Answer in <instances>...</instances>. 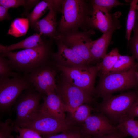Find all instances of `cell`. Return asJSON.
Segmentation results:
<instances>
[{
    "label": "cell",
    "instance_id": "cell-4",
    "mask_svg": "<svg viewBox=\"0 0 138 138\" xmlns=\"http://www.w3.org/2000/svg\"><path fill=\"white\" fill-rule=\"evenodd\" d=\"M138 99V88L117 95H109L103 98L97 110L109 120L118 122Z\"/></svg>",
    "mask_w": 138,
    "mask_h": 138
},
{
    "label": "cell",
    "instance_id": "cell-31",
    "mask_svg": "<svg viewBox=\"0 0 138 138\" xmlns=\"http://www.w3.org/2000/svg\"><path fill=\"white\" fill-rule=\"evenodd\" d=\"M91 6L96 5L104 8L109 13L114 7L118 5L128 4L120 2L116 0H94L91 1Z\"/></svg>",
    "mask_w": 138,
    "mask_h": 138
},
{
    "label": "cell",
    "instance_id": "cell-27",
    "mask_svg": "<svg viewBox=\"0 0 138 138\" xmlns=\"http://www.w3.org/2000/svg\"><path fill=\"white\" fill-rule=\"evenodd\" d=\"M12 68L8 60L0 55V78H10L22 74Z\"/></svg>",
    "mask_w": 138,
    "mask_h": 138
},
{
    "label": "cell",
    "instance_id": "cell-6",
    "mask_svg": "<svg viewBox=\"0 0 138 138\" xmlns=\"http://www.w3.org/2000/svg\"><path fill=\"white\" fill-rule=\"evenodd\" d=\"M95 33L91 28L86 31L72 29L56 35L54 39L73 50L89 64L92 62L90 50V44L92 41L91 36Z\"/></svg>",
    "mask_w": 138,
    "mask_h": 138
},
{
    "label": "cell",
    "instance_id": "cell-12",
    "mask_svg": "<svg viewBox=\"0 0 138 138\" xmlns=\"http://www.w3.org/2000/svg\"><path fill=\"white\" fill-rule=\"evenodd\" d=\"M80 129L84 135L90 137L105 135L113 132L117 129L113 125L109 119L100 113L91 114L83 123Z\"/></svg>",
    "mask_w": 138,
    "mask_h": 138
},
{
    "label": "cell",
    "instance_id": "cell-22",
    "mask_svg": "<svg viewBox=\"0 0 138 138\" xmlns=\"http://www.w3.org/2000/svg\"><path fill=\"white\" fill-rule=\"evenodd\" d=\"M29 25L27 18H16L11 22L7 34L16 37L24 36L27 32Z\"/></svg>",
    "mask_w": 138,
    "mask_h": 138
},
{
    "label": "cell",
    "instance_id": "cell-32",
    "mask_svg": "<svg viewBox=\"0 0 138 138\" xmlns=\"http://www.w3.org/2000/svg\"><path fill=\"white\" fill-rule=\"evenodd\" d=\"M15 126L16 131L19 133V135L16 136V138H42L40 134L32 129Z\"/></svg>",
    "mask_w": 138,
    "mask_h": 138
},
{
    "label": "cell",
    "instance_id": "cell-29",
    "mask_svg": "<svg viewBox=\"0 0 138 138\" xmlns=\"http://www.w3.org/2000/svg\"><path fill=\"white\" fill-rule=\"evenodd\" d=\"M13 122L10 119L0 123V138H14L12 132L16 130Z\"/></svg>",
    "mask_w": 138,
    "mask_h": 138
},
{
    "label": "cell",
    "instance_id": "cell-36",
    "mask_svg": "<svg viewBox=\"0 0 138 138\" xmlns=\"http://www.w3.org/2000/svg\"><path fill=\"white\" fill-rule=\"evenodd\" d=\"M135 73L136 77L138 79V66L135 70Z\"/></svg>",
    "mask_w": 138,
    "mask_h": 138
},
{
    "label": "cell",
    "instance_id": "cell-11",
    "mask_svg": "<svg viewBox=\"0 0 138 138\" xmlns=\"http://www.w3.org/2000/svg\"><path fill=\"white\" fill-rule=\"evenodd\" d=\"M50 65L48 63L29 73L24 74L37 91L47 95L56 92L57 88L56 70Z\"/></svg>",
    "mask_w": 138,
    "mask_h": 138
},
{
    "label": "cell",
    "instance_id": "cell-7",
    "mask_svg": "<svg viewBox=\"0 0 138 138\" xmlns=\"http://www.w3.org/2000/svg\"><path fill=\"white\" fill-rule=\"evenodd\" d=\"M16 125L32 129L40 135L56 134L74 128L67 120H62L40 111L32 120Z\"/></svg>",
    "mask_w": 138,
    "mask_h": 138
},
{
    "label": "cell",
    "instance_id": "cell-5",
    "mask_svg": "<svg viewBox=\"0 0 138 138\" xmlns=\"http://www.w3.org/2000/svg\"><path fill=\"white\" fill-rule=\"evenodd\" d=\"M62 72L63 78L71 85L92 97L95 94L94 82L99 71L98 64L91 67H70L54 64Z\"/></svg>",
    "mask_w": 138,
    "mask_h": 138
},
{
    "label": "cell",
    "instance_id": "cell-13",
    "mask_svg": "<svg viewBox=\"0 0 138 138\" xmlns=\"http://www.w3.org/2000/svg\"><path fill=\"white\" fill-rule=\"evenodd\" d=\"M55 41L57 51L52 54L51 58L54 60L53 64L70 67L88 66V63L74 51L59 41Z\"/></svg>",
    "mask_w": 138,
    "mask_h": 138
},
{
    "label": "cell",
    "instance_id": "cell-8",
    "mask_svg": "<svg viewBox=\"0 0 138 138\" xmlns=\"http://www.w3.org/2000/svg\"><path fill=\"white\" fill-rule=\"evenodd\" d=\"M32 87L24 74L11 78H0L1 109H7L23 90Z\"/></svg>",
    "mask_w": 138,
    "mask_h": 138
},
{
    "label": "cell",
    "instance_id": "cell-21",
    "mask_svg": "<svg viewBox=\"0 0 138 138\" xmlns=\"http://www.w3.org/2000/svg\"><path fill=\"white\" fill-rule=\"evenodd\" d=\"M120 55L118 49L115 48L105 55L102 61L98 63L100 77L111 72Z\"/></svg>",
    "mask_w": 138,
    "mask_h": 138
},
{
    "label": "cell",
    "instance_id": "cell-17",
    "mask_svg": "<svg viewBox=\"0 0 138 138\" xmlns=\"http://www.w3.org/2000/svg\"><path fill=\"white\" fill-rule=\"evenodd\" d=\"M40 111L62 120L65 118L64 105L56 92L50 93L43 98Z\"/></svg>",
    "mask_w": 138,
    "mask_h": 138
},
{
    "label": "cell",
    "instance_id": "cell-24",
    "mask_svg": "<svg viewBox=\"0 0 138 138\" xmlns=\"http://www.w3.org/2000/svg\"><path fill=\"white\" fill-rule=\"evenodd\" d=\"M93 108L87 104H83L69 110L68 112L72 119L78 123H83L91 114Z\"/></svg>",
    "mask_w": 138,
    "mask_h": 138
},
{
    "label": "cell",
    "instance_id": "cell-2",
    "mask_svg": "<svg viewBox=\"0 0 138 138\" xmlns=\"http://www.w3.org/2000/svg\"><path fill=\"white\" fill-rule=\"evenodd\" d=\"M61 6V16L55 36L72 29L80 28L86 31L91 29L89 22L92 6L85 1L62 0Z\"/></svg>",
    "mask_w": 138,
    "mask_h": 138
},
{
    "label": "cell",
    "instance_id": "cell-30",
    "mask_svg": "<svg viewBox=\"0 0 138 138\" xmlns=\"http://www.w3.org/2000/svg\"><path fill=\"white\" fill-rule=\"evenodd\" d=\"M133 31V35L131 37L130 41V47L132 55L136 59L138 65V23L137 22Z\"/></svg>",
    "mask_w": 138,
    "mask_h": 138
},
{
    "label": "cell",
    "instance_id": "cell-9",
    "mask_svg": "<svg viewBox=\"0 0 138 138\" xmlns=\"http://www.w3.org/2000/svg\"><path fill=\"white\" fill-rule=\"evenodd\" d=\"M32 87L26 90L16 105L17 119L16 122H13L15 125L30 122L39 112L42 94Z\"/></svg>",
    "mask_w": 138,
    "mask_h": 138
},
{
    "label": "cell",
    "instance_id": "cell-18",
    "mask_svg": "<svg viewBox=\"0 0 138 138\" xmlns=\"http://www.w3.org/2000/svg\"><path fill=\"white\" fill-rule=\"evenodd\" d=\"M62 1L44 0L39 1L35 6L32 12L25 15L28 20L30 27L33 28L36 23L48 10L52 8L61 9Z\"/></svg>",
    "mask_w": 138,
    "mask_h": 138
},
{
    "label": "cell",
    "instance_id": "cell-15",
    "mask_svg": "<svg viewBox=\"0 0 138 138\" xmlns=\"http://www.w3.org/2000/svg\"><path fill=\"white\" fill-rule=\"evenodd\" d=\"M89 22L90 28L96 29L104 34L107 32L113 24L114 13L111 15L104 8L92 5Z\"/></svg>",
    "mask_w": 138,
    "mask_h": 138
},
{
    "label": "cell",
    "instance_id": "cell-1",
    "mask_svg": "<svg viewBox=\"0 0 138 138\" xmlns=\"http://www.w3.org/2000/svg\"><path fill=\"white\" fill-rule=\"evenodd\" d=\"M51 41L45 40L33 48L16 52L1 53L0 55L8 60L14 71L27 74L49 63V59L53 53L51 52Z\"/></svg>",
    "mask_w": 138,
    "mask_h": 138
},
{
    "label": "cell",
    "instance_id": "cell-20",
    "mask_svg": "<svg viewBox=\"0 0 138 138\" xmlns=\"http://www.w3.org/2000/svg\"><path fill=\"white\" fill-rule=\"evenodd\" d=\"M134 118L126 115H124L119 120L116 127L126 136H130L133 138H138V120Z\"/></svg>",
    "mask_w": 138,
    "mask_h": 138
},
{
    "label": "cell",
    "instance_id": "cell-3",
    "mask_svg": "<svg viewBox=\"0 0 138 138\" xmlns=\"http://www.w3.org/2000/svg\"><path fill=\"white\" fill-rule=\"evenodd\" d=\"M138 66L137 63L135 66L128 70L109 73L100 77L95 89V94L103 98L115 92L138 89V79L135 73Z\"/></svg>",
    "mask_w": 138,
    "mask_h": 138
},
{
    "label": "cell",
    "instance_id": "cell-14",
    "mask_svg": "<svg viewBox=\"0 0 138 138\" xmlns=\"http://www.w3.org/2000/svg\"><path fill=\"white\" fill-rule=\"evenodd\" d=\"M121 13L119 12L114 13L113 22L112 27L106 32L98 39L92 40L90 46V50L92 61L103 59L107 54L106 52L114 32L120 27L118 18Z\"/></svg>",
    "mask_w": 138,
    "mask_h": 138
},
{
    "label": "cell",
    "instance_id": "cell-25",
    "mask_svg": "<svg viewBox=\"0 0 138 138\" xmlns=\"http://www.w3.org/2000/svg\"><path fill=\"white\" fill-rule=\"evenodd\" d=\"M39 1L36 0H0V5L8 9L22 6L24 9L23 14L26 15L28 13V10L35 6Z\"/></svg>",
    "mask_w": 138,
    "mask_h": 138
},
{
    "label": "cell",
    "instance_id": "cell-35",
    "mask_svg": "<svg viewBox=\"0 0 138 138\" xmlns=\"http://www.w3.org/2000/svg\"><path fill=\"white\" fill-rule=\"evenodd\" d=\"M9 9L0 5V21L10 20L11 17L8 12Z\"/></svg>",
    "mask_w": 138,
    "mask_h": 138
},
{
    "label": "cell",
    "instance_id": "cell-34",
    "mask_svg": "<svg viewBox=\"0 0 138 138\" xmlns=\"http://www.w3.org/2000/svg\"><path fill=\"white\" fill-rule=\"evenodd\" d=\"M126 115L129 117L133 118L138 117V99L131 107Z\"/></svg>",
    "mask_w": 138,
    "mask_h": 138
},
{
    "label": "cell",
    "instance_id": "cell-10",
    "mask_svg": "<svg viewBox=\"0 0 138 138\" xmlns=\"http://www.w3.org/2000/svg\"><path fill=\"white\" fill-rule=\"evenodd\" d=\"M56 84V93L64 105L65 112L83 104L92 102V97L79 88L73 86L63 78Z\"/></svg>",
    "mask_w": 138,
    "mask_h": 138
},
{
    "label": "cell",
    "instance_id": "cell-28",
    "mask_svg": "<svg viewBox=\"0 0 138 138\" xmlns=\"http://www.w3.org/2000/svg\"><path fill=\"white\" fill-rule=\"evenodd\" d=\"M80 129L75 128L66 131L59 134L46 136L44 138H87Z\"/></svg>",
    "mask_w": 138,
    "mask_h": 138
},
{
    "label": "cell",
    "instance_id": "cell-37",
    "mask_svg": "<svg viewBox=\"0 0 138 138\" xmlns=\"http://www.w3.org/2000/svg\"><path fill=\"white\" fill-rule=\"evenodd\" d=\"M87 138H90V137H88Z\"/></svg>",
    "mask_w": 138,
    "mask_h": 138
},
{
    "label": "cell",
    "instance_id": "cell-16",
    "mask_svg": "<svg viewBox=\"0 0 138 138\" xmlns=\"http://www.w3.org/2000/svg\"><path fill=\"white\" fill-rule=\"evenodd\" d=\"M60 9L56 8H51L44 18L36 23L33 28L41 35L54 39L58 25L56 14L57 12H61Z\"/></svg>",
    "mask_w": 138,
    "mask_h": 138
},
{
    "label": "cell",
    "instance_id": "cell-26",
    "mask_svg": "<svg viewBox=\"0 0 138 138\" xmlns=\"http://www.w3.org/2000/svg\"><path fill=\"white\" fill-rule=\"evenodd\" d=\"M135 59L133 55H120L113 69L110 73L120 72L128 70L137 64Z\"/></svg>",
    "mask_w": 138,
    "mask_h": 138
},
{
    "label": "cell",
    "instance_id": "cell-23",
    "mask_svg": "<svg viewBox=\"0 0 138 138\" xmlns=\"http://www.w3.org/2000/svg\"><path fill=\"white\" fill-rule=\"evenodd\" d=\"M138 3V0H133L130 3L126 21L125 35V37L128 41L130 40L132 31L138 19V13L137 12Z\"/></svg>",
    "mask_w": 138,
    "mask_h": 138
},
{
    "label": "cell",
    "instance_id": "cell-19",
    "mask_svg": "<svg viewBox=\"0 0 138 138\" xmlns=\"http://www.w3.org/2000/svg\"><path fill=\"white\" fill-rule=\"evenodd\" d=\"M44 37L37 33L15 44L7 46L0 44V52L3 53L12 51L17 49H26L37 46L43 43L45 41Z\"/></svg>",
    "mask_w": 138,
    "mask_h": 138
},
{
    "label": "cell",
    "instance_id": "cell-33",
    "mask_svg": "<svg viewBox=\"0 0 138 138\" xmlns=\"http://www.w3.org/2000/svg\"><path fill=\"white\" fill-rule=\"evenodd\" d=\"M126 136L118 129L110 133L101 136H94L90 138H124Z\"/></svg>",
    "mask_w": 138,
    "mask_h": 138
}]
</instances>
